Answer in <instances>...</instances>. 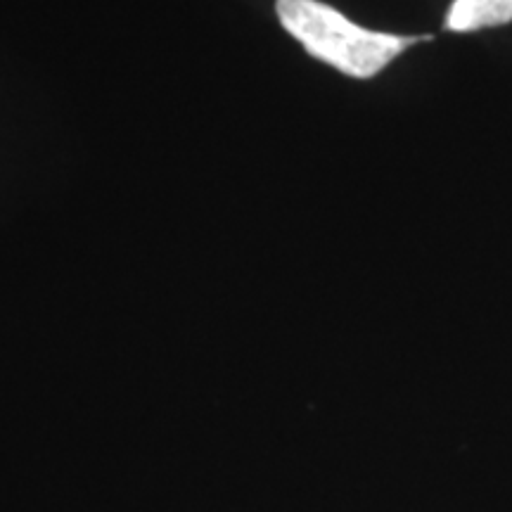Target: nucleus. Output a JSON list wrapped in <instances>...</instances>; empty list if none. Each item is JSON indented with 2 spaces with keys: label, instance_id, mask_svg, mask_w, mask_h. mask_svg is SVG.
Listing matches in <instances>:
<instances>
[{
  "label": "nucleus",
  "instance_id": "f257e3e1",
  "mask_svg": "<svg viewBox=\"0 0 512 512\" xmlns=\"http://www.w3.org/2000/svg\"><path fill=\"white\" fill-rule=\"evenodd\" d=\"M275 15L306 53L351 79H373L415 43L430 41L366 29L323 0H275Z\"/></svg>",
  "mask_w": 512,
  "mask_h": 512
},
{
  "label": "nucleus",
  "instance_id": "f03ea898",
  "mask_svg": "<svg viewBox=\"0 0 512 512\" xmlns=\"http://www.w3.org/2000/svg\"><path fill=\"white\" fill-rule=\"evenodd\" d=\"M512 22V0H453L444 29L456 34L505 27Z\"/></svg>",
  "mask_w": 512,
  "mask_h": 512
}]
</instances>
